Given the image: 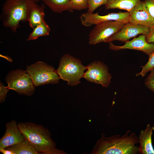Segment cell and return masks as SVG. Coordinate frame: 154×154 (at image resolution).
<instances>
[{
    "label": "cell",
    "mask_w": 154,
    "mask_h": 154,
    "mask_svg": "<svg viewBox=\"0 0 154 154\" xmlns=\"http://www.w3.org/2000/svg\"><path fill=\"white\" fill-rule=\"evenodd\" d=\"M129 131L122 136L116 135L99 139L91 152L92 154H135L139 151L136 145L138 139Z\"/></svg>",
    "instance_id": "cell-1"
},
{
    "label": "cell",
    "mask_w": 154,
    "mask_h": 154,
    "mask_svg": "<svg viewBox=\"0 0 154 154\" xmlns=\"http://www.w3.org/2000/svg\"><path fill=\"white\" fill-rule=\"evenodd\" d=\"M18 125L25 139L39 153H66L63 151L56 149L50 131L43 126L32 122H20Z\"/></svg>",
    "instance_id": "cell-2"
},
{
    "label": "cell",
    "mask_w": 154,
    "mask_h": 154,
    "mask_svg": "<svg viewBox=\"0 0 154 154\" xmlns=\"http://www.w3.org/2000/svg\"><path fill=\"white\" fill-rule=\"evenodd\" d=\"M33 2L31 0H6L1 17L3 25L16 32L21 21H28Z\"/></svg>",
    "instance_id": "cell-3"
},
{
    "label": "cell",
    "mask_w": 154,
    "mask_h": 154,
    "mask_svg": "<svg viewBox=\"0 0 154 154\" xmlns=\"http://www.w3.org/2000/svg\"><path fill=\"white\" fill-rule=\"evenodd\" d=\"M86 69L79 60L68 54H64L60 58L56 72L60 78L67 82V84L76 86L80 83L84 71Z\"/></svg>",
    "instance_id": "cell-4"
},
{
    "label": "cell",
    "mask_w": 154,
    "mask_h": 154,
    "mask_svg": "<svg viewBox=\"0 0 154 154\" xmlns=\"http://www.w3.org/2000/svg\"><path fill=\"white\" fill-rule=\"evenodd\" d=\"M31 78L35 86L58 83L59 77L52 66L43 62L37 61L29 66L26 70Z\"/></svg>",
    "instance_id": "cell-5"
},
{
    "label": "cell",
    "mask_w": 154,
    "mask_h": 154,
    "mask_svg": "<svg viewBox=\"0 0 154 154\" xmlns=\"http://www.w3.org/2000/svg\"><path fill=\"white\" fill-rule=\"evenodd\" d=\"M7 86L20 94L31 96L35 90V86L26 71L21 69L10 72L5 78Z\"/></svg>",
    "instance_id": "cell-6"
},
{
    "label": "cell",
    "mask_w": 154,
    "mask_h": 154,
    "mask_svg": "<svg viewBox=\"0 0 154 154\" xmlns=\"http://www.w3.org/2000/svg\"><path fill=\"white\" fill-rule=\"evenodd\" d=\"M125 24L118 21H110L96 25L89 33V43L95 45L105 42L110 37L117 33Z\"/></svg>",
    "instance_id": "cell-7"
},
{
    "label": "cell",
    "mask_w": 154,
    "mask_h": 154,
    "mask_svg": "<svg viewBox=\"0 0 154 154\" xmlns=\"http://www.w3.org/2000/svg\"><path fill=\"white\" fill-rule=\"evenodd\" d=\"M87 70L83 78L88 82L101 84L107 87L109 85L112 77L108 68L101 62L94 61L86 66Z\"/></svg>",
    "instance_id": "cell-8"
},
{
    "label": "cell",
    "mask_w": 154,
    "mask_h": 154,
    "mask_svg": "<svg viewBox=\"0 0 154 154\" xmlns=\"http://www.w3.org/2000/svg\"><path fill=\"white\" fill-rule=\"evenodd\" d=\"M80 19L82 24L87 27L110 21H116L126 24L129 23V13L127 11L119 12L100 15L98 13H94L87 12L82 14Z\"/></svg>",
    "instance_id": "cell-9"
},
{
    "label": "cell",
    "mask_w": 154,
    "mask_h": 154,
    "mask_svg": "<svg viewBox=\"0 0 154 154\" xmlns=\"http://www.w3.org/2000/svg\"><path fill=\"white\" fill-rule=\"evenodd\" d=\"M149 28L142 25L128 23L125 24L117 33L110 37L105 42L109 43L114 40L125 42L138 35H146L149 33Z\"/></svg>",
    "instance_id": "cell-10"
},
{
    "label": "cell",
    "mask_w": 154,
    "mask_h": 154,
    "mask_svg": "<svg viewBox=\"0 0 154 154\" xmlns=\"http://www.w3.org/2000/svg\"><path fill=\"white\" fill-rule=\"evenodd\" d=\"M129 13V23L149 28L154 24V19L144 1L138 2Z\"/></svg>",
    "instance_id": "cell-11"
},
{
    "label": "cell",
    "mask_w": 154,
    "mask_h": 154,
    "mask_svg": "<svg viewBox=\"0 0 154 154\" xmlns=\"http://www.w3.org/2000/svg\"><path fill=\"white\" fill-rule=\"evenodd\" d=\"M109 43V48L115 50L129 49L141 51L148 55L154 51V43L147 42L146 35H144L125 42L123 46L115 45L111 42Z\"/></svg>",
    "instance_id": "cell-12"
},
{
    "label": "cell",
    "mask_w": 154,
    "mask_h": 154,
    "mask_svg": "<svg viewBox=\"0 0 154 154\" xmlns=\"http://www.w3.org/2000/svg\"><path fill=\"white\" fill-rule=\"evenodd\" d=\"M25 139L19 128L18 124L13 120L6 124L5 132L0 140V149L19 143Z\"/></svg>",
    "instance_id": "cell-13"
},
{
    "label": "cell",
    "mask_w": 154,
    "mask_h": 154,
    "mask_svg": "<svg viewBox=\"0 0 154 154\" xmlns=\"http://www.w3.org/2000/svg\"><path fill=\"white\" fill-rule=\"evenodd\" d=\"M154 127L149 124L144 130H142L139 136L140 144L139 151L142 154H154V149L152 143V135Z\"/></svg>",
    "instance_id": "cell-14"
},
{
    "label": "cell",
    "mask_w": 154,
    "mask_h": 154,
    "mask_svg": "<svg viewBox=\"0 0 154 154\" xmlns=\"http://www.w3.org/2000/svg\"><path fill=\"white\" fill-rule=\"evenodd\" d=\"M45 5H38L33 2L28 21L31 27L33 29L38 25L45 21Z\"/></svg>",
    "instance_id": "cell-15"
},
{
    "label": "cell",
    "mask_w": 154,
    "mask_h": 154,
    "mask_svg": "<svg viewBox=\"0 0 154 154\" xmlns=\"http://www.w3.org/2000/svg\"><path fill=\"white\" fill-rule=\"evenodd\" d=\"M141 0H108L105 5L106 10L117 9L129 12Z\"/></svg>",
    "instance_id": "cell-16"
},
{
    "label": "cell",
    "mask_w": 154,
    "mask_h": 154,
    "mask_svg": "<svg viewBox=\"0 0 154 154\" xmlns=\"http://www.w3.org/2000/svg\"><path fill=\"white\" fill-rule=\"evenodd\" d=\"M53 12L61 13L64 11L72 12L70 0H42Z\"/></svg>",
    "instance_id": "cell-17"
},
{
    "label": "cell",
    "mask_w": 154,
    "mask_h": 154,
    "mask_svg": "<svg viewBox=\"0 0 154 154\" xmlns=\"http://www.w3.org/2000/svg\"><path fill=\"white\" fill-rule=\"evenodd\" d=\"M5 149L12 151L14 154H40L35 148L26 139Z\"/></svg>",
    "instance_id": "cell-18"
},
{
    "label": "cell",
    "mask_w": 154,
    "mask_h": 154,
    "mask_svg": "<svg viewBox=\"0 0 154 154\" xmlns=\"http://www.w3.org/2000/svg\"><path fill=\"white\" fill-rule=\"evenodd\" d=\"M33 29L27 38L28 41L36 40L40 37L48 36L50 31L49 26L45 21L38 25Z\"/></svg>",
    "instance_id": "cell-19"
},
{
    "label": "cell",
    "mask_w": 154,
    "mask_h": 154,
    "mask_svg": "<svg viewBox=\"0 0 154 154\" xmlns=\"http://www.w3.org/2000/svg\"><path fill=\"white\" fill-rule=\"evenodd\" d=\"M149 55V58L147 62L144 66H142L141 71L137 73L136 76H144L149 71L154 68V51Z\"/></svg>",
    "instance_id": "cell-20"
},
{
    "label": "cell",
    "mask_w": 154,
    "mask_h": 154,
    "mask_svg": "<svg viewBox=\"0 0 154 154\" xmlns=\"http://www.w3.org/2000/svg\"><path fill=\"white\" fill-rule=\"evenodd\" d=\"M72 9L80 11L88 8V0H70Z\"/></svg>",
    "instance_id": "cell-21"
},
{
    "label": "cell",
    "mask_w": 154,
    "mask_h": 154,
    "mask_svg": "<svg viewBox=\"0 0 154 154\" xmlns=\"http://www.w3.org/2000/svg\"><path fill=\"white\" fill-rule=\"evenodd\" d=\"M108 0H88L87 12L93 13L99 7L106 4Z\"/></svg>",
    "instance_id": "cell-22"
},
{
    "label": "cell",
    "mask_w": 154,
    "mask_h": 154,
    "mask_svg": "<svg viewBox=\"0 0 154 154\" xmlns=\"http://www.w3.org/2000/svg\"><path fill=\"white\" fill-rule=\"evenodd\" d=\"M151 71V73L145 80V84L148 88L154 92V68Z\"/></svg>",
    "instance_id": "cell-23"
},
{
    "label": "cell",
    "mask_w": 154,
    "mask_h": 154,
    "mask_svg": "<svg viewBox=\"0 0 154 154\" xmlns=\"http://www.w3.org/2000/svg\"><path fill=\"white\" fill-rule=\"evenodd\" d=\"M10 89L5 86L2 83H0V102L2 103L5 101L7 94Z\"/></svg>",
    "instance_id": "cell-24"
},
{
    "label": "cell",
    "mask_w": 154,
    "mask_h": 154,
    "mask_svg": "<svg viewBox=\"0 0 154 154\" xmlns=\"http://www.w3.org/2000/svg\"><path fill=\"white\" fill-rule=\"evenodd\" d=\"M151 15L154 19V0L144 1Z\"/></svg>",
    "instance_id": "cell-25"
},
{
    "label": "cell",
    "mask_w": 154,
    "mask_h": 154,
    "mask_svg": "<svg viewBox=\"0 0 154 154\" xmlns=\"http://www.w3.org/2000/svg\"><path fill=\"white\" fill-rule=\"evenodd\" d=\"M146 40L149 43H154V24L150 28L149 33L146 35Z\"/></svg>",
    "instance_id": "cell-26"
},
{
    "label": "cell",
    "mask_w": 154,
    "mask_h": 154,
    "mask_svg": "<svg viewBox=\"0 0 154 154\" xmlns=\"http://www.w3.org/2000/svg\"><path fill=\"white\" fill-rule=\"evenodd\" d=\"M0 151L3 154H14L12 151L7 149H0Z\"/></svg>",
    "instance_id": "cell-27"
},
{
    "label": "cell",
    "mask_w": 154,
    "mask_h": 154,
    "mask_svg": "<svg viewBox=\"0 0 154 154\" xmlns=\"http://www.w3.org/2000/svg\"><path fill=\"white\" fill-rule=\"evenodd\" d=\"M32 1L34 2L35 3H37V2H38L39 1V0H31Z\"/></svg>",
    "instance_id": "cell-28"
}]
</instances>
